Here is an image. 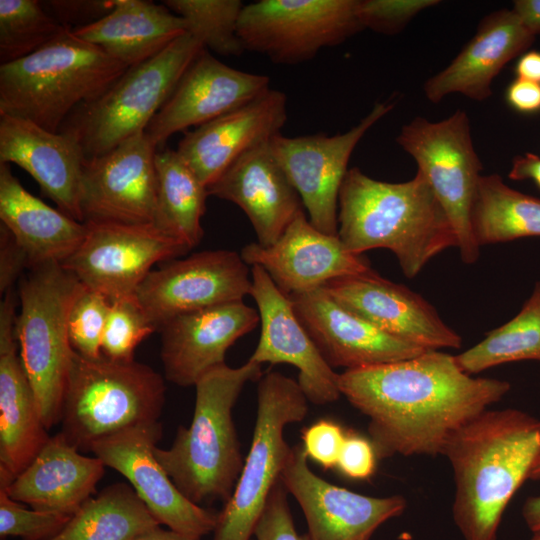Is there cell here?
Returning a JSON list of instances; mask_svg holds the SVG:
<instances>
[{"mask_svg":"<svg viewBox=\"0 0 540 540\" xmlns=\"http://www.w3.org/2000/svg\"><path fill=\"white\" fill-rule=\"evenodd\" d=\"M338 236L353 254L385 248L414 278L442 251L457 247L453 228L425 177L406 182L373 179L348 170L339 192Z\"/></svg>","mask_w":540,"mask_h":540,"instance_id":"3","label":"cell"},{"mask_svg":"<svg viewBox=\"0 0 540 540\" xmlns=\"http://www.w3.org/2000/svg\"><path fill=\"white\" fill-rule=\"evenodd\" d=\"M260 322L258 310L243 301L182 314L161 331V360L166 380L195 386L211 369L225 364L227 350Z\"/></svg>","mask_w":540,"mask_h":540,"instance_id":"25","label":"cell"},{"mask_svg":"<svg viewBox=\"0 0 540 540\" xmlns=\"http://www.w3.org/2000/svg\"><path fill=\"white\" fill-rule=\"evenodd\" d=\"M162 435L159 421L131 427L92 444L90 452L122 474L160 523L201 538L214 531L218 513L185 497L155 457Z\"/></svg>","mask_w":540,"mask_h":540,"instance_id":"16","label":"cell"},{"mask_svg":"<svg viewBox=\"0 0 540 540\" xmlns=\"http://www.w3.org/2000/svg\"><path fill=\"white\" fill-rule=\"evenodd\" d=\"M512 10L531 34H540V0H516Z\"/></svg>","mask_w":540,"mask_h":540,"instance_id":"49","label":"cell"},{"mask_svg":"<svg viewBox=\"0 0 540 540\" xmlns=\"http://www.w3.org/2000/svg\"><path fill=\"white\" fill-rule=\"evenodd\" d=\"M262 375V365L249 359L208 371L195 384L190 425L178 427L169 448L155 447L158 462L193 503H225L231 496L244 463L232 411L243 387Z\"/></svg>","mask_w":540,"mask_h":540,"instance_id":"4","label":"cell"},{"mask_svg":"<svg viewBox=\"0 0 540 540\" xmlns=\"http://www.w3.org/2000/svg\"><path fill=\"white\" fill-rule=\"evenodd\" d=\"M308 402L298 382L280 372L259 379L250 449L234 490L218 513L213 540H252L290 450L285 427L305 418Z\"/></svg>","mask_w":540,"mask_h":540,"instance_id":"9","label":"cell"},{"mask_svg":"<svg viewBox=\"0 0 540 540\" xmlns=\"http://www.w3.org/2000/svg\"><path fill=\"white\" fill-rule=\"evenodd\" d=\"M86 235L61 265L110 301L136 295L153 266L191 249L153 224L86 222Z\"/></svg>","mask_w":540,"mask_h":540,"instance_id":"12","label":"cell"},{"mask_svg":"<svg viewBox=\"0 0 540 540\" xmlns=\"http://www.w3.org/2000/svg\"><path fill=\"white\" fill-rule=\"evenodd\" d=\"M322 289L347 310L398 339L426 350L461 346V337L422 296L375 271L331 280Z\"/></svg>","mask_w":540,"mask_h":540,"instance_id":"20","label":"cell"},{"mask_svg":"<svg viewBox=\"0 0 540 540\" xmlns=\"http://www.w3.org/2000/svg\"><path fill=\"white\" fill-rule=\"evenodd\" d=\"M0 219L27 253L31 268L63 263L83 241L87 227L28 192L0 163ZM30 268V269H31Z\"/></svg>","mask_w":540,"mask_h":540,"instance_id":"30","label":"cell"},{"mask_svg":"<svg viewBox=\"0 0 540 540\" xmlns=\"http://www.w3.org/2000/svg\"><path fill=\"white\" fill-rule=\"evenodd\" d=\"M512 180H532L540 189V157L533 153L516 156L508 174Z\"/></svg>","mask_w":540,"mask_h":540,"instance_id":"48","label":"cell"},{"mask_svg":"<svg viewBox=\"0 0 540 540\" xmlns=\"http://www.w3.org/2000/svg\"><path fill=\"white\" fill-rule=\"evenodd\" d=\"M507 104L522 114L540 112V84L520 78L514 79L505 92Z\"/></svg>","mask_w":540,"mask_h":540,"instance_id":"47","label":"cell"},{"mask_svg":"<svg viewBox=\"0 0 540 540\" xmlns=\"http://www.w3.org/2000/svg\"><path fill=\"white\" fill-rule=\"evenodd\" d=\"M157 526L132 486L116 483L89 498L50 540H136Z\"/></svg>","mask_w":540,"mask_h":540,"instance_id":"33","label":"cell"},{"mask_svg":"<svg viewBox=\"0 0 540 540\" xmlns=\"http://www.w3.org/2000/svg\"><path fill=\"white\" fill-rule=\"evenodd\" d=\"M31 268L30 259L12 233L0 224V292L5 294Z\"/></svg>","mask_w":540,"mask_h":540,"instance_id":"46","label":"cell"},{"mask_svg":"<svg viewBox=\"0 0 540 540\" xmlns=\"http://www.w3.org/2000/svg\"><path fill=\"white\" fill-rule=\"evenodd\" d=\"M266 75L230 67L204 49L188 67L145 132L157 149L175 133L199 127L270 88Z\"/></svg>","mask_w":540,"mask_h":540,"instance_id":"21","label":"cell"},{"mask_svg":"<svg viewBox=\"0 0 540 540\" xmlns=\"http://www.w3.org/2000/svg\"><path fill=\"white\" fill-rule=\"evenodd\" d=\"M531 540H540V532L534 533V535H533V537L531 538Z\"/></svg>","mask_w":540,"mask_h":540,"instance_id":"54","label":"cell"},{"mask_svg":"<svg viewBox=\"0 0 540 540\" xmlns=\"http://www.w3.org/2000/svg\"><path fill=\"white\" fill-rule=\"evenodd\" d=\"M534 40L513 10L488 14L453 61L425 82V96L433 103L451 93L486 100L492 94L493 79L509 61L526 52Z\"/></svg>","mask_w":540,"mask_h":540,"instance_id":"28","label":"cell"},{"mask_svg":"<svg viewBox=\"0 0 540 540\" xmlns=\"http://www.w3.org/2000/svg\"><path fill=\"white\" fill-rule=\"evenodd\" d=\"M396 142L411 155L429 183L457 238L464 263L480 254L471 224L482 163L474 149L470 122L458 109L448 118L430 122L416 117L401 128Z\"/></svg>","mask_w":540,"mask_h":540,"instance_id":"10","label":"cell"},{"mask_svg":"<svg viewBox=\"0 0 540 540\" xmlns=\"http://www.w3.org/2000/svg\"><path fill=\"white\" fill-rule=\"evenodd\" d=\"M127 69L65 28L33 54L0 65V114L59 132L77 107L100 96Z\"/></svg>","mask_w":540,"mask_h":540,"instance_id":"5","label":"cell"},{"mask_svg":"<svg viewBox=\"0 0 540 540\" xmlns=\"http://www.w3.org/2000/svg\"><path fill=\"white\" fill-rule=\"evenodd\" d=\"M524 360L540 362V280L517 315L455 355L457 365L468 375Z\"/></svg>","mask_w":540,"mask_h":540,"instance_id":"35","label":"cell"},{"mask_svg":"<svg viewBox=\"0 0 540 540\" xmlns=\"http://www.w3.org/2000/svg\"><path fill=\"white\" fill-rule=\"evenodd\" d=\"M280 479L303 511L309 540H370L407 506L400 495L367 496L325 481L310 469L302 444L290 447Z\"/></svg>","mask_w":540,"mask_h":540,"instance_id":"17","label":"cell"},{"mask_svg":"<svg viewBox=\"0 0 540 540\" xmlns=\"http://www.w3.org/2000/svg\"><path fill=\"white\" fill-rule=\"evenodd\" d=\"M347 433L334 421L322 419L302 432V446L308 459L324 469L337 467Z\"/></svg>","mask_w":540,"mask_h":540,"instance_id":"43","label":"cell"},{"mask_svg":"<svg viewBox=\"0 0 540 540\" xmlns=\"http://www.w3.org/2000/svg\"><path fill=\"white\" fill-rule=\"evenodd\" d=\"M17 301L12 288L0 302V486L11 484L49 439L17 353Z\"/></svg>","mask_w":540,"mask_h":540,"instance_id":"23","label":"cell"},{"mask_svg":"<svg viewBox=\"0 0 540 540\" xmlns=\"http://www.w3.org/2000/svg\"><path fill=\"white\" fill-rule=\"evenodd\" d=\"M44 10L63 27L76 29L91 25L106 16L117 0L40 1Z\"/></svg>","mask_w":540,"mask_h":540,"instance_id":"44","label":"cell"},{"mask_svg":"<svg viewBox=\"0 0 540 540\" xmlns=\"http://www.w3.org/2000/svg\"><path fill=\"white\" fill-rule=\"evenodd\" d=\"M251 280L250 296L257 305L261 334L249 360L261 365L286 363L296 367L297 382L313 404L324 405L339 399V374L317 349L289 297L260 266H252Z\"/></svg>","mask_w":540,"mask_h":540,"instance_id":"19","label":"cell"},{"mask_svg":"<svg viewBox=\"0 0 540 540\" xmlns=\"http://www.w3.org/2000/svg\"><path fill=\"white\" fill-rule=\"evenodd\" d=\"M16 317L19 355L47 429L60 423L74 352L68 316L84 285L61 263L37 265L18 281Z\"/></svg>","mask_w":540,"mask_h":540,"instance_id":"8","label":"cell"},{"mask_svg":"<svg viewBox=\"0 0 540 540\" xmlns=\"http://www.w3.org/2000/svg\"><path fill=\"white\" fill-rule=\"evenodd\" d=\"M510 388L504 380L466 374L440 350L339 374L341 395L369 419L379 458L443 455L452 434Z\"/></svg>","mask_w":540,"mask_h":540,"instance_id":"1","label":"cell"},{"mask_svg":"<svg viewBox=\"0 0 540 540\" xmlns=\"http://www.w3.org/2000/svg\"><path fill=\"white\" fill-rule=\"evenodd\" d=\"M376 458L374 446L370 441L355 434H347L337 468L351 479L365 480L374 474Z\"/></svg>","mask_w":540,"mask_h":540,"instance_id":"45","label":"cell"},{"mask_svg":"<svg viewBox=\"0 0 540 540\" xmlns=\"http://www.w3.org/2000/svg\"><path fill=\"white\" fill-rule=\"evenodd\" d=\"M162 375L135 360L89 359L73 352L60 432L80 451L131 427L159 421L165 404Z\"/></svg>","mask_w":540,"mask_h":540,"instance_id":"6","label":"cell"},{"mask_svg":"<svg viewBox=\"0 0 540 540\" xmlns=\"http://www.w3.org/2000/svg\"><path fill=\"white\" fill-rule=\"evenodd\" d=\"M157 151L143 131L109 152L85 160L79 196L83 222L152 224Z\"/></svg>","mask_w":540,"mask_h":540,"instance_id":"15","label":"cell"},{"mask_svg":"<svg viewBox=\"0 0 540 540\" xmlns=\"http://www.w3.org/2000/svg\"><path fill=\"white\" fill-rule=\"evenodd\" d=\"M240 255L247 265L262 267L287 296L322 288L337 278L374 272L368 259L348 251L339 236L315 228L304 210L274 244L250 243Z\"/></svg>","mask_w":540,"mask_h":540,"instance_id":"18","label":"cell"},{"mask_svg":"<svg viewBox=\"0 0 540 540\" xmlns=\"http://www.w3.org/2000/svg\"><path fill=\"white\" fill-rule=\"evenodd\" d=\"M471 224L480 247L540 237V199L514 190L498 174L482 175Z\"/></svg>","mask_w":540,"mask_h":540,"instance_id":"34","label":"cell"},{"mask_svg":"<svg viewBox=\"0 0 540 540\" xmlns=\"http://www.w3.org/2000/svg\"><path fill=\"white\" fill-rule=\"evenodd\" d=\"M204 49L185 32L156 56L129 67L96 99L77 107L59 132L78 143L86 160L109 152L146 130Z\"/></svg>","mask_w":540,"mask_h":540,"instance_id":"7","label":"cell"},{"mask_svg":"<svg viewBox=\"0 0 540 540\" xmlns=\"http://www.w3.org/2000/svg\"><path fill=\"white\" fill-rule=\"evenodd\" d=\"M78 143L22 118L0 114V163L16 164L71 218L83 222L79 204L85 162Z\"/></svg>","mask_w":540,"mask_h":540,"instance_id":"27","label":"cell"},{"mask_svg":"<svg viewBox=\"0 0 540 540\" xmlns=\"http://www.w3.org/2000/svg\"><path fill=\"white\" fill-rule=\"evenodd\" d=\"M207 191L209 196L239 206L262 246L274 244L297 214L304 210L269 142L241 155L207 187Z\"/></svg>","mask_w":540,"mask_h":540,"instance_id":"26","label":"cell"},{"mask_svg":"<svg viewBox=\"0 0 540 540\" xmlns=\"http://www.w3.org/2000/svg\"><path fill=\"white\" fill-rule=\"evenodd\" d=\"M72 30L129 68L159 54L186 32V24L163 3L117 0L102 19Z\"/></svg>","mask_w":540,"mask_h":540,"instance_id":"31","label":"cell"},{"mask_svg":"<svg viewBox=\"0 0 540 540\" xmlns=\"http://www.w3.org/2000/svg\"><path fill=\"white\" fill-rule=\"evenodd\" d=\"M111 301L103 294L83 287L68 316L69 341L74 351L89 358H101V341Z\"/></svg>","mask_w":540,"mask_h":540,"instance_id":"39","label":"cell"},{"mask_svg":"<svg viewBox=\"0 0 540 540\" xmlns=\"http://www.w3.org/2000/svg\"><path fill=\"white\" fill-rule=\"evenodd\" d=\"M357 0H260L245 4L238 35L245 51L297 64L363 30Z\"/></svg>","mask_w":540,"mask_h":540,"instance_id":"11","label":"cell"},{"mask_svg":"<svg viewBox=\"0 0 540 540\" xmlns=\"http://www.w3.org/2000/svg\"><path fill=\"white\" fill-rule=\"evenodd\" d=\"M251 286L248 265L239 253L209 250L153 269L137 288L136 297L159 330L176 316L243 301Z\"/></svg>","mask_w":540,"mask_h":540,"instance_id":"14","label":"cell"},{"mask_svg":"<svg viewBox=\"0 0 540 540\" xmlns=\"http://www.w3.org/2000/svg\"><path fill=\"white\" fill-rule=\"evenodd\" d=\"M516 78L540 84V51L531 50L521 54L515 64Z\"/></svg>","mask_w":540,"mask_h":540,"instance_id":"50","label":"cell"},{"mask_svg":"<svg viewBox=\"0 0 540 540\" xmlns=\"http://www.w3.org/2000/svg\"><path fill=\"white\" fill-rule=\"evenodd\" d=\"M72 516L36 509H28L13 500L0 487V536L22 540H50L69 522Z\"/></svg>","mask_w":540,"mask_h":540,"instance_id":"40","label":"cell"},{"mask_svg":"<svg viewBox=\"0 0 540 540\" xmlns=\"http://www.w3.org/2000/svg\"><path fill=\"white\" fill-rule=\"evenodd\" d=\"M155 330L136 295L111 300L101 341L102 355L112 361H133L136 347Z\"/></svg>","mask_w":540,"mask_h":540,"instance_id":"38","label":"cell"},{"mask_svg":"<svg viewBox=\"0 0 540 540\" xmlns=\"http://www.w3.org/2000/svg\"><path fill=\"white\" fill-rule=\"evenodd\" d=\"M253 540V539H252Z\"/></svg>","mask_w":540,"mask_h":540,"instance_id":"55","label":"cell"},{"mask_svg":"<svg viewBox=\"0 0 540 540\" xmlns=\"http://www.w3.org/2000/svg\"><path fill=\"white\" fill-rule=\"evenodd\" d=\"M183 18L186 32L206 49L222 56H238L245 49L238 23L245 4L240 0H165L162 2Z\"/></svg>","mask_w":540,"mask_h":540,"instance_id":"36","label":"cell"},{"mask_svg":"<svg viewBox=\"0 0 540 540\" xmlns=\"http://www.w3.org/2000/svg\"><path fill=\"white\" fill-rule=\"evenodd\" d=\"M438 3V0H357L356 13L363 29L393 35L419 12Z\"/></svg>","mask_w":540,"mask_h":540,"instance_id":"41","label":"cell"},{"mask_svg":"<svg viewBox=\"0 0 540 540\" xmlns=\"http://www.w3.org/2000/svg\"><path fill=\"white\" fill-rule=\"evenodd\" d=\"M281 479L273 487L254 530L255 540H309L295 527Z\"/></svg>","mask_w":540,"mask_h":540,"instance_id":"42","label":"cell"},{"mask_svg":"<svg viewBox=\"0 0 540 540\" xmlns=\"http://www.w3.org/2000/svg\"><path fill=\"white\" fill-rule=\"evenodd\" d=\"M136 540H200V538L171 529H163L160 525L142 534Z\"/></svg>","mask_w":540,"mask_h":540,"instance_id":"52","label":"cell"},{"mask_svg":"<svg viewBox=\"0 0 540 540\" xmlns=\"http://www.w3.org/2000/svg\"><path fill=\"white\" fill-rule=\"evenodd\" d=\"M454 523L465 540H497L503 513L540 455V420L518 409L485 410L447 441Z\"/></svg>","mask_w":540,"mask_h":540,"instance_id":"2","label":"cell"},{"mask_svg":"<svg viewBox=\"0 0 540 540\" xmlns=\"http://www.w3.org/2000/svg\"><path fill=\"white\" fill-rule=\"evenodd\" d=\"M155 169L157 193L152 224L192 249L204 234L201 219L209 196L207 187L176 150H158Z\"/></svg>","mask_w":540,"mask_h":540,"instance_id":"32","label":"cell"},{"mask_svg":"<svg viewBox=\"0 0 540 540\" xmlns=\"http://www.w3.org/2000/svg\"><path fill=\"white\" fill-rule=\"evenodd\" d=\"M522 516L532 532H540V496H532L525 501Z\"/></svg>","mask_w":540,"mask_h":540,"instance_id":"51","label":"cell"},{"mask_svg":"<svg viewBox=\"0 0 540 540\" xmlns=\"http://www.w3.org/2000/svg\"><path fill=\"white\" fill-rule=\"evenodd\" d=\"M288 297L298 319L332 368L377 366L427 351L378 329L337 303L322 288Z\"/></svg>","mask_w":540,"mask_h":540,"instance_id":"22","label":"cell"},{"mask_svg":"<svg viewBox=\"0 0 540 540\" xmlns=\"http://www.w3.org/2000/svg\"><path fill=\"white\" fill-rule=\"evenodd\" d=\"M105 467L98 457L83 455L58 432L11 484L0 487L33 509L72 516L94 495Z\"/></svg>","mask_w":540,"mask_h":540,"instance_id":"29","label":"cell"},{"mask_svg":"<svg viewBox=\"0 0 540 540\" xmlns=\"http://www.w3.org/2000/svg\"><path fill=\"white\" fill-rule=\"evenodd\" d=\"M394 107L378 102L354 127L329 136L317 133L269 141L271 151L298 193L310 223L323 233L338 236V200L348 163L366 132Z\"/></svg>","mask_w":540,"mask_h":540,"instance_id":"13","label":"cell"},{"mask_svg":"<svg viewBox=\"0 0 540 540\" xmlns=\"http://www.w3.org/2000/svg\"><path fill=\"white\" fill-rule=\"evenodd\" d=\"M287 116L286 94L269 88L246 104L185 132L176 151L208 187L241 155L281 133Z\"/></svg>","mask_w":540,"mask_h":540,"instance_id":"24","label":"cell"},{"mask_svg":"<svg viewBox=\"0 0 540 540\" xmlns=\"http://www.w3.org/2000/svg\"><path fill=\"white\" fill-rule=\"evenodd\" d=\"M529 479L540 480V455L532 468Z\"/></svg>","mask_w":540,"mask_h":540,"instance_id":"53","label":"cell"},{"mask_svg":"<svg viewBox=\"0 0 540 540\" xmlns=\"http://www.w3.org/2000/svg\"><path fill=\"white\" fill-rule=\"evenodd\" d=\"M65 28L38 0H0L1 65L33 54Z\"/></svg>","mask_w":540,"mask_h":540,"instance_id":"37","label":"cell"}]
</instances>
